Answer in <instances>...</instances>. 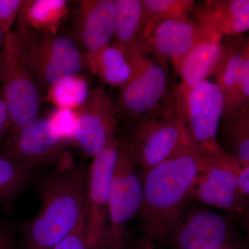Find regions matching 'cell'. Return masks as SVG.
<instances>
[{
	"instance_id": "6da1fadb",
	"label": "cell",
	"mask_w": 249,
	"mask_h": 249,
	"mask_svg": "<svg viewBox=\"0 0 249 249\" xmlns=\"http://www.w3.org/2000/svg\"><path fill=\"white\" fill-rule=\"evenodd\" d=\"M87 173L70 154L41 187V206L26 230L28 249H52L86 218Z\"/></svg>"
},
{
	"instance_id": "7a4b0ae2",
	"label": "cell",
	"mask_w": 249,
	"mask_h": 249,
	"mask_svg": "<svg viewBox=\"0 0 249 249\" xmlns=\"http://www.w3.org/2000/svg\"><path fill=\"white\" fill-rule=\"evenodd\" d=\"M204 160L192 142L142 174V201L139 217L145 235L163 243L170 229L188 204L187 198Z\"/></svg>"
},
{
	"instance_id": "3957f363",
	"label": "cell",
	"mask_w": 249,
	"mask_h": 249,
	"mask_svg": "<svg viewBox=\"0 0 249 249\" xmlns=\"http://www.w3.org/2000/svg\"><path fill=\"white\" fill-rule=\"evenodd\" d=\"M0 60L1 96L9 110L14 132L38 117L40 105L38 85L28 66L16 31H10L5 36Z\"/></svg>"
},
{
	"instance_id": "277c9868",
	"label": "cell",
	"mask_w": 249,
	"mask_h": 249,
	"mask_svg": "<svg viewBox=\"0 0 249 249\" xmlns=\"http://www.w3.org/2000/svg\"><path fill=\"white\" fill-rule=\"evenodd\" d=\"M127 142L143 174L175 155L191 140L178 109H160L135 121Z\"/></svg>"
},
{
	"instance_id": "5b68a950",
	"label": "cell",
	"mask_w": 249,
	"mask_h": 249,
	"mask_svg": "<svg viewBox=\"0 0 249 249\" xmlns=\"http://www.w3.org/2000/svg\"><path fill=\"white\" fill-rule=\"evenodd\" d=\"M130 73L119 86V106L127 117L134 121L160 110L159 105L166 92L168 76L164 62L149 56L137 41L125 55Z\"/></svg>"
},
{
	"instance_id": "8992f818",
	"label": "cell",
	"mask_w": 249,
	"mask_h": 249,
	"mask_svg": "<svg viewBox=\"0 0 249 249\" xmlns=\"http://www.w3.org/2000/svg\"><path fill=\"white\" fill-rule=\"evenodd\" d=\"M16 31L38 87L49 89L62 78L78 74L81 71L84 60L71 37L49 34L36 36L34 31L19 24Z\"/></svg>"
},
{
	"instance_id": "52a82bcc",
	"label": "cell",
	"mask_w": 249,
	"mask_h": 249,
	"mask_svg": "<svg viewBox=\"0 0 249 249\" xmlns=\"http://www.w3.org/2000/svg\"><path fill=\"white\" fill-rule=\"evenodd\" d=\"M138 167L128 142L119 140L109 198L107 249H124L127 226L139 216L143 191Z\"/></svg>"
},
{
	"instance_id": "ba28073f",
	"label": "cell",
	"mask_w": 249,
	"mask_h": 249,
	"mask_svg": "<svg viewBox=\"0 0 249 249\" xmlns=\"http://www.w3.org/2000/svg\"><path fill=\"white\" fill-rule=\"evenodd\" d=\"M232 217L188 204L162 244L170 249H242Z\"/></svg>"
},
{
	"instance_id": "9c48e42d",
	"label": "cell",
	"mask_w": 249,
	"mask_h": 249,
	"mask_svg": "<svg viewBox=\"0 0 249 249\" xmlns=\"http://www.w3.org/2000/svg\"><path fill=\"white\" fill-rule=\"evenodd\" d=\"M224 110V93L216 83L199 82L187 95L183 119L192 144L201 159L227 153L217 139Z\"/></svg>"
},
{
	"instance_id": "30bf717a",
	"label": "cell",
	"mask_w": 249,
	"mask_h": 249,
	"mask_svg": "<svg viewBox=\"0 0 249 249\" xmlns=\"http://www.w3.org/2000/svg\"><path fill=\"white\" fill-rule=\"evenodd\" d=\"M69 142L57 132L49 117H37L11 132L0 155L31 170L38 165L60 163L69 154Z\"/></svg>"
},
{
	"instance_id": "8fae6325",
	"label": "cell",
	"mask_w": 249,
	"mask_h": 249,
	"mask_svg": "<svg viewBox=\"0 0 249 249\" xmlns=\"http://www.w3.org/2000/svg\"><path fill=\"white\" fill-rule=\"evenodd\" d=\"M75 113L72 141L85 155L93 158L116 142L118 109L104 88L90 90L86 101Z\"/></svg>"
},
{
	"instance_id": "7c38bea8",
	"label": "cell",
	"mask_w": 249,
	"mask_h": 249,
	"mask_svg": "<svg viewBox=\"0 0 249 249\" xmlns=\"http://www.w3.org/2000/svg\"><path fill=\"white\" fill-rule=\"evenodd\" d=\"M119 140L93 157L87 174L86 220L91 243L107 249L109 198Z\"/></svg>"
},
{
	"instance_id": "4fadbf2b",
	"label": "cell",
	"mask_w": 249,
	"mask_h": 249,
	"mask_svg": "<svg viewBox=\"0 0 249 249\" xmlns=\"http://www.w3.org/2000/svg\"><path fill=\"white\" fill-rule=\"evenodd\" d=\"M219 34L188 18L169 19L159 23L139 42L147 53L160 61L170 59L177 68L192 49Z\"/></svg>"
},
{
	"instance_id": "5bb4252c",
	"label": "cell",
	"mask_w": 249,
	"mask_h": 249,
	"mask_svg": "<svg viewBox=\"0 0 249 249\" xmlns=\"http://www.w3.org/2000/svg\"><path fill=\"white\" fill-rule=\"evenodd\" d=\"M187 201L188 204L202 203L241 218L249 215V196L240 191L235 175L222 167L200 170L192 184Z\"/></svg>"
},
{
	"instance_id": "9a60e30c",
	"label": "cell",
	"mask_w": 249,
	"mask_h": 249,
	"mask_svg": "<svg viewBox=\"0 0 249 249\" xmlns=\"http://www.w3.org/2000/svg\"><path fill=\"white\" fill-rule=\"evenodd\" d=\"M224 36L219 34L196 46L183 57L177 67L181 79L178 91L177 109L183 118L185 100L190 89L217 73L224 56Z\"/></svg>"
},
{
	"instance_id": "2e32d148",
	"label": "cell",
	"mask_w": 249,
	"mask_h": 249,
	"mask_svg": "<svg viewBox=\"0 0 249 249\" xmlns=\"http://www.w3.org/2000/svg\"><path fill=\"white\" fill-rule=\"evenodd\" d=\"M115 0L80 1L77 34L87 52L109 45L115 28Z\"/></svg>"
},
{
	"instance_id": "e0dca14e",
	"label": "cell",
	"mask_w": 249,
	"mask_h": 249,
	"mask_svg": "<svg viewBox=\"0 0 249 249\" xmlns=\"http://www.w3.org/2000/svg\"><path fill=\"white\" fill-rule=\"evenodd\" d=\"M193 11L196 22L224 36H239L249 31V0H208Z\"/></svg>"
},
{
	"instance_id": "ac0fdd59",
	"label": "cell",
	"mask_w": 249,
	"mask_h": 249,
	"mask_svg": "<svg viewBox=\"0 0 249 249\" xmlns=\"http://www.w3.org/2000/svg\"><path fill=\"white\" fill-rule=\"evenodd\" d=\"M249 53L248 38L239 36L224 43V56L215 75L216 83L224 93V111L237 108L244 61Z\"/></svg>"
},
{
	"instance_id": "d6986e66",
	"label": "cell",
	"mask_w": 249,
	"mask_h": 249,
	"mask_svg": "<svg viewBox=\"0 0 249 249\" xmlns=\"http://www.w3.org/2000/svg\"><path fill=\"white\" fill-rule=\"evenodd\" d=\"M227 150L242 167L249 165V107L224 111L218 132Z\"/></svg>"
},
{
	"instance_id": "ffe728a7",
	"label": "cell",
	"mask_w": 249,
	"mask_h": 249,
	"mask_svg": "<svg viewBox=\"0 0 249 249\" xmlns=\"http://www.w3.org/2000/svg\"><path fill=\"white\" fill-rule=\"evenodd\" d=\"M68 13L65 0L24 1L19 11V24L43 34H55L62 19Z\"/></svg>"
},
{
	"instance_id": "44dd1931",
	"label": "cell",
	"mask_w": 249,
	"mask_h": 249,
	"mask_svg": "<svg viewBox=\"0 0 249 249\" xmlns=\"http://www.w3.org/2000/svg\"><path fill=\"white\" fill-rule=\"evenodd\" d=\"M85 62L101 82L111 86H120L130 73L127 58L113 45H106L98 50L87 52Z\"/></svg>"
},
{
	"instance_id": "7402d4cb",
	"label": "cell",
	"mask_w": 249,
	"mask_h": 249,
	"mask_svg": "<svg viewBox=\"0 0 249 249\" xmlns=\"http://www.w3.org/2000/svg\"><path fill=\"white\" fill-rule=\"evenodd\" d=\"M116 16L113 46L125 56L134 43L140 40L142 4L141 0H115Z\"/></svg>"
},
{
	"instance_id": "603a6c76",
	"label": "cell",
	"mask_w": 249,
	"mask_h": 249,
	"mask_svg": "<svg viewBox=\"0 0 249 249\" xmlns=\"http://www.w3.org/2000/svg\"><path fill=\"white\" fill-rule=\"evenodd\" d=\"M142 33L140 40L159 23L175 19H186L194 9V0H142Z\"/></svg>"
},
{
	"instance_id": "cb8c5ba5",
	"label": "cell",
	"mask_w": 249,
	"mask_h": 249,
	"mask_svg": "<svg viewBox=\"0 0 249 249\" xmlns=\"http://www.w3.org/2000/svg\"><path fill=\"white\" fill-rule=\"evenodd\" d=\"M89 92L87 80L77 74L62 78L51 86L48 98L57 108L76 110L85 102Z\"/></svg>"
},
{
	"instance_id": "d4e9b609",
	"label": "cell",
	"mask_w": 249,
	"mask_h": 249,
	"mask_svg": "<svg viewBox=\"0 0 249 249\" xmlns=\"http://www.w3.org/2000/svg\"><path fill=\"white\" fill-rule=\"evenodd\" d=\"M31 170L0 155V202L9 200L27 186Z\"/></svg>"
},
{
	"instance_id": "484cf974",
	"label": "cell",
	"mask_w": 249,
	"mask_h": 249,
	"mask_svg": "<svg viewBox=\"0 0 249 249\" xmlns=\"http://www.w3.org/2000/svg\"><path fill=\"white\" fill-rule=\"evenodd\" d=\"M52 249H98L91 243L85 218L73 231L69 234Z\"/></svg>"
},
{
	"instance_id": "4316f807",
	"label": "cell",
	"mask_w": 249,
	"mask_h": 249,
	"mask_svg": "<svg viewBox=\"0 0 249 249\" xmlns=\"http://www.w3.org/2000/svg\"><path fill=\"white\" fill-rule=\"evenodd\" d=\"M49 118L60 135L70 142L72 141L76 125L75 110L57 108Z\"/></svg>"
},
{
	"instance_id": "83f0119b",
	"label": "cell",
	"mask_w": 249,
	"mask_h": 249,
	"mask_svg": "<svg viewBox=\"0 0 249 249\" xmlns=\"http://www.w3.org/2000/svg\"><path fill=\"white\" fill-rule=\"evenodd\" d=\"M24 1L0 0V30L4 34L10 31L19 16Z\"/></svg>"
},
{
	"instance_id": "f1b7e54d",
	"label": "cell",
	"mask_w": 249,
	"mask_h": 249,
	"mask_svg": "<svg viewBox=\"0 0 249 249\" xmlns=\"http://www.w3.org/2000/svg\"><path fill=\"white\" fill-rule=\"evenodd\" d=\"M0 249H16L13 231L4 223L0 222Z\"/></svg>"
},
{
	"instance_id": "f546056e",
	"label": "cell",
	"mask_w": 249,
	"mask_h": 249,
	"mask_svg": "<svg viewBox=\"0 0 249 249\" xmlns=\"http://www.w3.org/2000/svg\"><path fill=\"white\" fill-rule=\"evenodd\" d=\"M9 130H11V119L9 110L0 95V142L4 138Z\"/></svg>"
},
{
	"instance_id": "4dcf8cb0",
	"label": "cell",
	"mask_w": 249,
	"mask_h": 249,
	"mask_svg": "<svg viewBox=\"0 0 249 249\" xmlns=\"http://www.w3.org/2000/svg\"><path fill=\"white\" fill-rule=\"evenodd\" d=\"M124 249H155V242L146 235H144L130 243L126 244Z\"/></svg>"
},
{
	"instance_id": "1f68e13d",
	"label": "cell",
	"mask_w": 249,
	"mask_h": 249,
	"mask_svg": "<svg viewBox=\"0 0 249 249\" xmlns=\"http://www.w3.org/2000/svg\"><path fill=\"white\" fill-rule=\"evenodd\" d=\"M239 188L242 194L249 196V165L242 167L240 173L237 177Z\"/></svg>"
},
{
	"instance_id": "d6a6232c",
	"label": "cell",
	"mask_w": 249,
	"mask_h": 249,
	"mask_svg": "<svg viewBox=\"0 0 249 249\" xmlns=\"http://www.w3.org/2000/svg\"><path fill=\"white\" fill-rule=\"evenodd\" d=\"M6 34H4L1 30H0V51L2 48L3 45H4V42L5 40V36Z\"/></svg>"
},
{
	"instance_id": "836d02e7",
	"label": "cell",
	"mask_w": 249,
	"mask_h": 249,
	"mask_svg": "<svg viewBox=\"0 0 249 249\" xmlns=\"http://www.w3.org/2000/svg\"><path fill=\"white\" fill-rule=\"evenodd\" d=\"M0 83H1V60H0Z\"/></svg>"
},
{
	"instance_id": "e575fe53",
	"label": "cell",
	"mask_w": 249,
	"mask_h": 249,
	"mask_svg": "<svg viewBox=\"0 0 249 249\" xmlns=\"http://www.w3.org/2000/svg\"><path fill=\"white\" fill-rule=\"evenodd\" d=\"M16 249H17L16 248Z\"/></svg>"
},
{
	"instance_id": "d590c367",
	"label": "cell",
	"mask_w": 249,
	"mask_h": 249,
	"mask_svg": "<svg viewBox=\"0 0 249 249\" xmlns=\"http://www.w3.org/2000/svg\"></svg>"
}]
</instances>
